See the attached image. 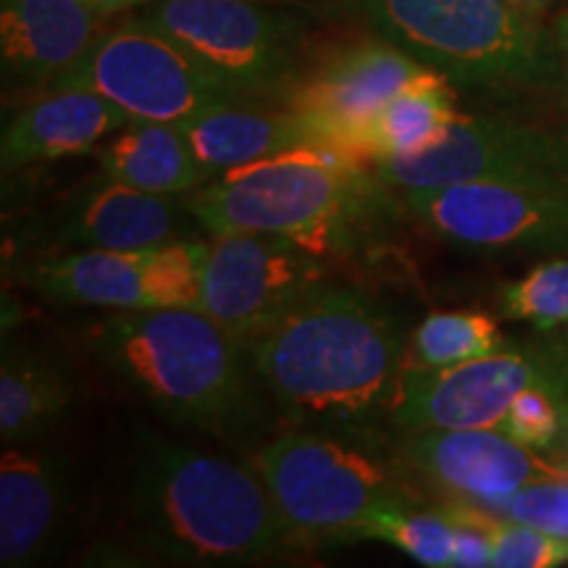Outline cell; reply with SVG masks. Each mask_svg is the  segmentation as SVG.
Returning <instances> with one entry per match:
<instances>
[{"instance_id":"7a4b0ae2","label":"cell","mask_w":568,"mask_h":568,"mask_svg":"<svg viewBox=\"0 0 568 568\" xmlns=\"http://www.w3.org/2000/svg\"><path fill=\"white\" fill-rule=\"evenodd\" d=\"M126 516L134 542L166 564H251L287 548L258 471L166 437H140Z\"/></svg>"},{"instance_id":"e0dca14e","label":"cell","mask_w":568,"mask_h":568,"mask_svg":"<svg viewBox=\"0 0 568 568\" xmlns=\"http://www.w3.org/2000/svg\"><path fill=\"white\" fill-rule=\"evenodd\" d=\"M130 122L116 103L98 92L55 88L6 126L0 140V169L9 176L34 163L90 153Z\"/></svg>"},{"instance_id":"30bf717a","label":"cell","mask_w":568,"mask_h":568,"mask_svg":"<svg viewBox=\"0 0 568 568\" xmlns=\"http://www.w3.org/2000/svg\"><path fill=\"white\" fill-rule=\"evenodd\" d=\"M374 172L393 190L497 182L568 193V132L460 113L432 151L374 161Z\"/></svg>"},{"instance_id":"4dcf8cb0","label":"cell","mask_w":568,"mask_h":568,"mask_svg":"<svg viewBox=\"0 0 568 568\" xmlns=\"http://www.w3.org/2000/svg\"><path fill=\"white\" fill-rule=\"evenodd\" d=\"M95 11L101 13H116V11H126V9H134V6H142V3H151V0H88Z\"/></svg>"},{"instance_id":"9a60e30c","label":"cell","mask_w":568,"mask_h":568,"mask_svg":"<svg viewBox=\"0 0 568 568\" xmlns=\"http://www.w3.org/2000/svg\"><path fill=\"white\" fill-rule=\"evenodd\" d=\"M63 237L82 247L105 251H148V247L205 240V230L180 195H155L111 176L71 197L61 219Z\"/></svg>"},{"instance_id":"277c9868","label":"cell","mask_w":568,"mask_h":568,"mask_svg":"<svg viewBox=\"0 0 568 568\" xmlns=\"http://www.w3.org/2000/svg\"><path fill=\"white\" fill-rule=\"evenodd\" d=\"M95 351L176 424L226 435L251 416V353L201 308L116 311L98 329Z\"/></svg>"},{"instance_id":"d4e9b609","label":"cell","mask_w":568,"mask_h":568,"mask_svg":"<svg viewBox=\"0 0 568 568\" xmlns=\"http://www.w3.org/2000/svg\"><path fill=\"white\" fill-rule=\"evenodd\" d=\"M506 345V335L489 314H481V311H443V314H429L414 329L408 366H456L500 351Z\"/></svg>"},{"instance_id":"8fae6325","label":"cell","mask_w":568,"mask_h":568,"mask_svg":"<svg viewBox=\"0 0 568 568\" xmlns=\"http://www.w3.org/2000/svg\"><path fill=\"white\" fill-rule=\"evenodd\" d=\"M322 282V255L293 240L261 232L213 234L203 266L201 311L251 353Z\"/></svg>"},{"instance_id":"7402d4cb","label":"cell","mask_w":568,"mask_h":568,"mask_svg":"<svg viewBox=\"0 0 568 568\" xmlns=\"http://www.w3.org/2000/svg\"><path fill=\"white\" fill-rule=\"evenodd\" d=\"M71 385L48 355L6 345L0 364V437L6 445L38 443L67 416Z\"/></svg>"},{"instance_id":"f546056e","label":"cell","mask_w":568,"mask_h":568,"mask_svg":"<svg viewBox=\"0 0 568 568\" xmlns=\"http://www.w3.org/2000/svg\"><path fill=\"white\" fill-rule=\"evenodd\" d=\"M550 34H552V40H556V45H558V51H560V59H564L566 84H568V9H564L556 19H552Z\"/></svg>"},{"instance_id":"ac0fdd59","label":"cell","mask_w":568,"mask_h":568,"mask_svg":"<svg viewBox=\"0 0 568 568\" xmlns=\"http://www.w3.org/2000/svg\"><path fill=\"white\" fill-rule=\"evenodd\" d=\"M88 0H0L3 69L27 84H53L101 38Z\"/></svg>"},{"instance_id":"1f68e13d","label":"cell","mask_w":568,"mask_h":568,"mask_svg":"<svg viewBox=\"0 0 568 568\" xmlns=\"http://www.w3.org/2000/svg\"><path fill=\"white\" fill-rule=\"evenodd\" d=\"M510 3H514L518 11L527 13V17L539 21L545 17V13H548V9L552 3H556V0H510Z\"/></svg>"},{"instance_id":"4fadbf2b","label":"cell","mask_w":568,"mask_h":568,"mask_svg":"<svg viewBox=\"0 0 568 568\" xmlns=\"http://www.w3.org/2000/svg\"><path fill=\"white\" fill-rule=\"evenodd\" d=\"M426 69L385 38L353 42L290 92L287 109L301 113L329 148L368 161L376 113Z\"/></svg>"},{"instance_id":"52a82bcc","label":"cell","mask_w":568,"mask_h":568,"mask_svg":"<svg viewBox=\"0 0 568 568\" xmlns=\"http://www.w3.org/2000/svg\"><path fill=\"white\" fill-rule=\"evenodd\" d=\"M529 387L568 393V345L508 343L445 368L403 364L387 414L403 432L497 429Z\"/></svg>"},{"instance_id":"cb8c5ba5","label":"cell","mask_w":568,"mask_h":568,"mask_svg":"<svg viewBox=\"0 0 568 568\" xmlns=\"http://www.w3.org/2000/svg\"><path fill=\"white\" fill-rule=\"evenodd\" d=\"M361 539H379L429 568H453L458 527L443 508H418L408 495L389 497L374 508Z\"/></svg>"},{"instance_id":"44dd1931","label":"cell","mask_w":568,"mask_h":568,"mask_svg":"<svg viewBox=\"0 0 568 568\" xmlns=\"http://www.w3.org/2000/svg\"><path fill=\"white\" fill-rule=\"evenodd\" d=\"M111 180L155 195H190L211 182L180 124L130 122L98 151Z\"/></svg>"},{"instance_id":"9c48e42d","label":"cell","mask_w":568,"mask_h":568,"mask_svg":"<svg viewBox=\"0 0 568 568\" xmlns=\"http://www.w3.org/2000/svg\"><path fill=\"white\" fill-rule=\"evenodd\" d=\"M140 21L243 101L287 88L293 77L301 21L258 0H151Z\"/></svg>"},{"instance_id":"836d02e7","label":"cell","mask_w":568,"mask_h":568,"mask_svg":"<svg viewBox=\"0 0 568 568\" xmlns=\"http://www.w3.org/2000/svg\"><path fill=\"white\" fill-rule=\"evenodd\" d=\"M566 109H568V92H566Z\"/></svg>"},{"instance_id":"d6986e66","label":"cell","mask_w":568,"mask_h":568,"mask_svg":"<svg viewBox=\"0 0 568 568\" xmlns=\"http://www.w3.org/2000/svg\"><path fill=\"white\" fill-rule=\"evenodd\" d=\"M195 159L213 176L297 148H329L301 113L226 105L180 124Z\"/></svg>"},{"instance_id":"2e32d148","label":"cell","mask_w":568,"mask_h":568,"mask_svg":"<svg viewBox=\"0 0 568 568\" xmlns=\"http://www.w3.org/2000/svg\"><path fill=\"white\" fill-rule=\"evenodd\" d=\"M69 460L34 443L0 458V564L34 566L53 548L69 503Z\"/></svg>"},{"instance_id":"4316f807","label":"cell","mask_w":568,"mask_h":568,"mask_svg":"<svg viewBox=\"0 0 568 568\" xmlns=\"http://www.w3.org/2000/svg\"><path fill=\"white\" fill-rule=\"evenodd\" d=\"M477 516L487 529L495 568H556L568 564V539L514 521L485 506H477Z\"/></svg>"},{"instance_id":"7c38bea8","label":"cell","mask_w":568,"mask_h":568,"mask_svg":"<svg viewBox=\"0 0 568 568\" xmlns=\"http://www.w3.org/2000/svg\"><path fill=\"white\" fill-rule=\"evenodd\" d=\"M418 224L468 251L568 255V193L497 182L397 190Z\"/></svg>"},{"instance_id":"ffe728a7","label":"cell","mask_w":568,"mask_h":568,"mask_svg":"<svg viewBox=\"0 0 568 568\" xmlns=\"http://www.w3.org/2000/svg\"><path fill=\"white\" fill-rule=\"evenodd\" d=\"M161 247V245H159ZM148 251H82L51 255L30 266L27 284L51 301L95 305L111 311L151 308V261Z\"/></svg>"},{"instance_id":"6da1fadb","label":"cell","mask_w":568,"mask_h":568,"mask_svg":"<svg viewBox=\"0 0 568 568\" xmlns=\"http://www.w3.org/2000/svg\"><path fill=\"white\" fill-rule=\"evenodd\" d=\"M406 361L400 318L364 290L316 284L251 347L253 374L301 422H372Z\"/></svg>"},{"instance_id":"8992f818","label":"cell","mask_w":568,"mask_h":568,"mask_svg":"<svg viewBox=\"0 0 568 568\" xmlns=\"http://www.w3.org/2000/svg\"><path fill=\"white\" fill-rule=\"evenodd\" d=\"M287 545L361 539L376 506L403 489L366 450L339 437L295 432L264 445L255 458Z\"/></svg>"},{"instance_id":"f1b7e54d","label":"cell","mask_w":568,"mask_h":568,"mask_svg":"<svg viewBox=\"0 0 568 568\" xmlns=\"http://www.w3.org/2000/svg\"><path fill=\"white\" fill-rule=\"evenodd\" d=\"M495 514L568 539V479H539L510 495Z\"/></svg>"},{"instance_id":"3957f363","label":"cell","mask_w":568,"mask_h":568,"mask_svg":"<svg viewBox=\"0 0 568 568\" xmlns=\"http://www.w3.org/2000/svg\"><path fill=\"white\" fill-rule=\"evenodd\" d=\"M374 163L335 148H297L213 176L187 195L209 237L280 234L311 253H347L393 205Z\"/></svg>"},{"instance_id":"d6a6232c","label":"cell","mask_w":568,"mask_h":568,"mask_svg":"<svg viewBox=\"0 0 568 568\" xmlns=\"http://www.w3.org/2000/svg\"><path fill=\"white\" fill-rule=\"evenodd\" d=\"M566 345H568V326H566Z\"/></svg>"},{"instance_id":"484cf974","label":"cell","mask_w":568,"mask_h":568,"mask_svg":"<svg viewBox=\"0 0 568 568\" xmlns=\"http://www.w3.org/2000/svg\"><path fill=\"white\" fill-rule=\"evenodd\" d=\"M500 314L539 332L568 326V255H550L500 290Z\"/></svg>"},{"instance_id":"5bb4252c","label":"cell","mask_w":568,"mask_h":568,"mask_svg":"<svg viewBox=\"0 0 568 568\" xmlns=\"http://www.w3.org/2000/svg\"><path fill=\"white\" fill-rule=\"evenodd\" d=\"M400 456L445 495L489 510L531 481L568 479V450H531L500 429L406 432Z\"/></svg>"},{"instance_id":"83f0119b","label":"cell","mask_w":568,"mask_h":568,"mask_svg":"<svg viewBox=\"0 0 568 568\" xmlns=\"http://www.w3.org/2000/svg\"><path fill=\"white\" fill-rule=\"evenodd\" d=\"M497 429L542 453L568 450V393L529 387L516 397Z\"/></svg>"},{"instance_id":"603a6c76","label":"cell","mask_w":568,"mask_h":568,"mask_svg":"<svg viewBox=\"0 0 568 568\" xmlns=\"http://www.w3.org/2000/svg\"><path fill=\"white\" fill-rule=\"evenodd\" d=\"M458 116L453 82L439 71L426 69L376 113L368 130V161L410 159L432 151Z\"/></svg>"},{"instance_id":"5b68a950","label":"cell","mask_w":568,"mask_h":568,"mask_svg":"<svg viewBox=\"0 0 568 568\" xmlns=\"http://www.w3.org/2000/svg\"><path fill=\"white\" fill-rule=\"evenodd\" d=\"M361 13L379 38L464 88L518 92L566 82L550 30L510 0H361Z\"/></svg>"},{"instance_id":"ba28073f","label":"cell","mask_w":568,"mask_h":568,"mask_svg":"<svg viewBox=\"0 0 568 568\" xmlns=\"http://www.w3.org/2000/svg\"><path fill=\"white\" fill-rule=\"evenodd\" d=\"M84 88L116 103L132 122L184 124L245 101L211 80L166 34L130 21L103 32L92 48L51 84Z\"/></svg>"}]
</instances>
